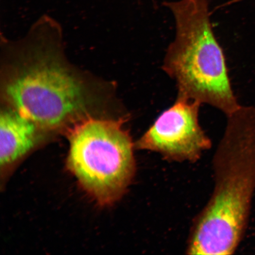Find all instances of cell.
<instances>
[{"label":"cell","instance_id":"obj_1","mask_svg":"<svg viewBox=\"0 0 255 255\" xmlns=\"http://www.w3.org/2000/svg\"><path fill=\"white\" fill-rule=\"evenodd\" d=\"M227 119L213 159L214 189L193 220L187 254H234L247 231L255 193V107L241 105Z\"/></svg>","mask_w":255,"mask_h":255},{"label":"cell","instance_id":"obj_2","mask_svg":"<svg viewBox=\"0 0 255 255\" xmlns=\"http://www.w3.org/2000/svg\"><path fill=\"white\" fill-rule=\"evenodd\" d=\"M164 5L174 16L175 34L162 68L175 81L177 97L209 105L226 116L234 113L241 105L210 22L208 0H178Z\"/></svg>","mask_w":255,"mask_h":255},{"label":"cell","instance_id":"obj_3","mask_svg":"<svg viewBox=\"0 0 255 255\" xmlns=\"http://www.w3.org/2000/svg\"><path fill=\"white\" fill-rule=\"evenodd\" d=\"M125 122L124 118L89 117L70 130L67 166L101 205H113L122 198L135 175V142Z\"/></svg>","mask_w":255,"mask_h":255},{"label":"cell","instance_id":"obj_4","mask_svg":"<svg viewBox=\"0 0 255 255\" xmlns=\"http://www.w3.org/2000/svg\"><path fill=\"white\" fill-rule=\"evenodd\" d=\"M6 100L40 130L60 128L87 109V89L47 52H37L13 69L4 86Z\"/></svg>","mask_w":255,"mask_h":255},{"label":"cell","instance_id":"obj_5","mask_svg":"<svg viewBox=\"0 0 255 255\" xmlns=\"http://www.w3.org/2000/svg\"><path fill=\"white\" fill-rule=\"evenodd\" d=\"M201 104L177 97L135 142L138 150L157 152L170 162H195L212 142L199 123Z\"/></svg>","mask_w":255,"mask_h":255},{"label":"cell","instance_id":"obj_6","mask_svg":"<svg viewBox=\"0 0 255 255\" xmlns=\"http://www.w3.org/2000/svg\"><path fill=\"white\" fill-rule=\"evenodd\" d=\"M39 128L12 108L0 118V165L6 170L20 160L36 145Z\"/></svg>","mask_w":255,"mask_h":255},{"label":"cell","instance_id":"obj_7","mask_svg":"<svg viewBox=\"0 0 255 255\" xmlns=\"http://www.w3.org/2000/svg\"><path fill=\"white\" fill-rule=\"evenodd\" d=\"M242 1V0H232V1H231L230 2H228V4H233V3L238 2L239 1Z\"/></svg>","mask_w":255,"mask_h":255}]
</instances>
